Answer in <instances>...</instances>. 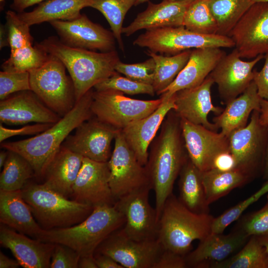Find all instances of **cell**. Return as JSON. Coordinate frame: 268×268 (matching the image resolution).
<instances>
[{"label": "cell", "mask_w": 268, "mask_h": 268, "mask_svg": "<svg viewBox=\"0 0 268 268\" xmlns=\"http://www.w3.org/2000/svg\"><path fill=\"white\" fill-rule=\"evenodd\" d=\"M161 127L145 165L151 189L155 192L158 220L166 200L172 194L174 182L189 158L183 146L180 118L173 110Z\"/></svg>", "instance_id": "cell-1"}, {"label": "cell", "mask_w": 268, "mask_h": 268, "mask_svg": "<svg viewBox=\"0 0 268 268\" xmlns=\"http://www.w3.org/2000/svg\"><path fill=\"white\" fill-rule=\"evenodd\" d=\"M93 91L87 92L68 113L45 131L29 138L2 142L0 147L21 155L31 165L35 176L43 177L48 165L70 133L93 117L90 108Z\"/></svg>", "instance_id": "cell-2"}, {"label": "cell", "mask_w": 268, "mask_h": 268, "mask_svg": "<svg viewBox=\"0 0 268 268\" xmlns=\"http://www.w3.org/2000/svg\"><path fill=\"white\" fill-rule=\"evenodd\" d=\"M37 45L64 65L72 80L76 101L97 83L116 73L115 66L120 61L116 50L97 52L74 48L55 36L48 37Z\"/></svg>", "instance_id": "cell-3"}, {"label": "cell", "mask_w": 268, "mask_h": 268, "mask_svg": "<svg viewBox=\"0 0 268 268\" xmlns=\"http://www.w3.org/2000/svg\"><path fill=\"white\" fill-rule=\"evenodd\" d=\"M125 222L124 215L115 204L98 205L80 223L69 227L42 230L36 239L65 245L80 257L93 255L100 244L113 232L122 228Z\"/></svg>", "instance_id": "cell-4"}, {"label": "cell", "mask_w": 268, "mask_h": 268, "mask_svg": "<svg viewBox=\"0 0 268 268\" xmlns=\"http://www.w3.org/2000/svg\"><path fill=\"white\" fill-rule=\"evenodd\" d=\"M214 217L187 208L173 193L167 198L158 220L157 239L164 249L185 257L192 243L208 236Z\"/></svg>", "instance_id": "cell-5"}, {"label": "cell", "mask_w": 268, "mask_h": 268, "mask_svg": "<svg viewBox=\"0 0 268 268\" xmlns=\"http://www.w3.org/2000/svg\"><path fill=\"white\" fill-rule=\"evenodd\" d=\"M21 193L43 230L77 224L86 218L94 208L91 205L70 200L44 184H27Z\"/></svg>", "instance_id": "cell-6"}, {"label": "cell", "mask_w": 268, "mask_h": 268, "mask_svg": "<svg viewBox=\"0 0 268 268\" xmlns=\"http://www.w3.org/2000/svg\"><path fill=\"white\" fill-rule=\"evenodd\" d=\"M64 65L50 55L42 66L29 71L31 90L49 108L61 117L76 103L72 80Z\"/></svg>", "instance_id": "cell-7"}, {"label": "cell", "mask_w": 268, "mask_h": 268, "mask_svg": "<svg viewBox=\"0 0 268 268\" xmlns=\"http://www.w3.org/2000/svg\"><path fill=\"white\" fill-rule=\"evenodd\" d=\"M153 53L174 55L191 49L233 48L230 37L220 34L204 35L193 32L183 26L146 30L133 42Z\"/></svg>", "instance_id": "cell-8"}, {"label": "cell", "mask_w": 268, "mask_h": 268, "mask_svg": "<svg viewBox=\"0 0 268 268\" xmlns=\"http://www.w3.org/2000/svg\"><path fill=\"white\" fill-rule=\"evenodd\" d=\"M162 103L159 99L143 100L132 99L121 91L107 89L92 93L91 111L100 121L118 130L154 112Z\"/></svg>", "instance_id": "cell-9"}, {"label": "cell", "mask_w": 268, "mask_h": 268, "mask_svg": "<svg viewBox=\"0 0 268 268\" xmlns=\"http://www.w3.org/2000/svg\"><path fill=\"white\" fill-rule=\"evenodd\" d=\"M260 111H254L250 122L233 132L228 137L229 151L235 162V168L254 178L263 169L268 136V127L259 121Z\"/></svg>", "instance_id": "cell-10"}, {"label": "cell", "mask_w": 268, "mask_h": 268, "mask_svg": "<svg viewBox=\"0 0 268 268\" xmlns=\"http://www.w3.org/2000/svg\"><path fill=\"white\" fill-rule=\"evenodd\" d=\"M114 139V148L108 162L109 185L116 201L136 190L150 185L145 166L137 160L121 130Z\"/></svg>", "instance_id": "cell-11"}, {"label": "cell", "mask_w": 268, "mask_h": 268, "mask_svg": "<svg viewBox=\"0 0 268 268\" xmlns=\"http://www.w3.org/2000/svg\"><path fill=\"white\" fill-rule=\"evenodd\" d=\"M150 186L129 193L117 200L115 205L124 215L125 222L121 228L129 238L136 241L157 239L158 220L155 208L149 202Z\"/></svg>", "instance_id": "cell-12"}, {"label": "cell", "mask_w": 268, "mask_h": 268, "mask_svg": "<svg viewBox=\"0 0 268 268\" xmlns=\"http://www.w3.org/2000/svg\"><path fill=\"white\" fill-rule=\"evenodd\" d=\"M229 36L241 58L252 59L268 53V2L253 3Z\"/></svg>", "instance_id": "cell-13"}, {"label": "cell", "mask_w": 268, "mask_h": 268, "mask_svg": "<svg viewBox=\"0 0 268 268\" xmlns=\"http://www.w3.org/2000/svg\"><path fill=\"white\" fill-rule=\"evenodd\" d=\"M163 250L157 239L134 240L120 228L107 237L95 253L110 256L124 268H153Z\"/></svg>", "instance_id": "cell-14"}, {"label": "cell", "mask_w": 268, "mask_h": 268, "mask_svg": "<svg viewBox=\"0 0 268 268\" xmlns=\"http://www.w3.org/2000/svg\"><path fill=\"white\" fill-rule=\"evenodd\" d=\"M65 44L74 48L108 52L115 50L112 31L93 22L85 14L70 20L49 22Z\"/></svg>", "instance_id": "cell-15"}, {"label": "cell", "mask_w": 268, "mask_h": 268, "mask_svg": "<svg viewBox=\"0 0 268 268\" xmlns=\"http://www.w3.org/2000/svg\"><path fill=\"white\" fill-rule=\"evenodd\" d=\"M182 134L190 160L202 172L212 168L218 155L230 151L228 137L220 132L180 118Z\"/></svg>", "instance_id": "cell-16"}, {"label": "cell", "mask_w": 268, "mask_h": 268, "mask_svg": "<svg viewBox=\"0 0 268 268\" xmlns=\"http://www.w3.org/2000/svg\"><path fill=\"white\" fill-rule=\"evenodd\" d=\"M118 130L93 116L79 125L62 145L83 157L108 162L112 154L111 142Z\"/></svg>", "instance_id": "cell-17"}, {"label": "cell", "mask_w": 268, "mask_h": 268, "mask_svg": "<svg viewBox=\"0 0 268 268\" xmlns=\"http://www.w3.org/2000/svg\"><path fill=\"white\" fill-rule=\"evenodd\" d=\"M260 55L250 61L241 60L237 50L222 57L209 74L225 104L241 94L253 79L255 65L264 58Z\"/></svg>", "instance_id": "cell-18"}, {"label": "cell", "mask_w": 268, "mask_h": 268, "mask_svg": "<svg viewBox=\"0 0 268 268\" xmlns=\"http://www.w3.org/2000/svg\"><path fill=\"white\" fill-rule=\"evenodd\" d=\"M108 162H98L83 157L82 164L72 187L74 200L93 206L115 204L109 185Z\"/></svg>", "instance_id": "cell-19"}, {"label": "cell", "mask_w": 268, "mask_h": 268, "mask_svg": "<svg viewBox=\"0 0 268 268\" xmlns=\"http://www.w3.org/2000/svg\"><path fill=\"white\" fill-rule=\"evenodd\" d=\"M61 117L31 90L14 93L0 102V121L8 125L29 123L54 124Z\"/></svg>", "instance_id": "cell-20"}, {"label": "cell", "mask_w": 268, "mask_h": 268, "mask_svg": "<svg viewBox=\"0 0 268 268\" xmlns=\"http://www.w3.org/2000/svg\"><path fill=\"white\" fill-rule=\"evenodd\" d=\"M214 82L208 75L199 85L192 88L180 90L174 95L176 108L174 112L180 118L197 125L216 131L215 124L208 120L210 112L218 115L223 109L213 105L211 88Z\"/></svg>", "instance_id": "cell-21"}, {"label": "cell", "mask_w": 268, "mask_h": 268, "mask_svg": "<svg viewBox=\"0 0 268 268\" xmlns=\"http://www.w3.org/2000/svg\"><path fill=\"white\" fill-rule=\"evenodd\" d=\"M243 230L237 228L231 233H210L200 241L198 247L185 258L188 267L209 268L213 263L223 261L242 248L249 239Z\"/></svg>", "instance_id": "cell-22"}, {"label": "cell", "mask_w": 268, "mask_h": 268, "mask_svg": "<svg viewBox=\"0 0 268 268\" xmlns=\"http://www.w3.org/2000/svg\"><path fill=\"white\" fill-rule=\"evenodd\" d=\"M226 53L220 48H202L191 51L189 59L173 82L160 94L162 102L177 92L200 85Z\"/></svg>", "instance_id": "cell-23"}, {"label": "cell", "mask_w": 268, "mask_h": 268, "mask_svg": "<svg viewBox=\"0 0 268 268\" xmlns=\"http://www.w3.org/2000/svg\"><path fill=\"white\" fill-rule=\"evenodd\" d=\"M0 244L10 250L23 268H50L55 243L31 239L0 223Z\"/></svg>", "instance_id": "cell-24"}, {"label": "cell", "mask_w": 268, "mask_h": 268, "mask_svg": "<svg viewBox=\"0 0 268 268\" xmlns=\"http://www.w3.org/2000/svg\"><path fill=\"white\" fill-rule=\"evenodd\" d=\"M176 108L174 95L152 114L135 121L121 130L128 144L140 163L144 166L148 158V149L167 114Z\"/></svg>", "instance_id": "cell-25"}, {"label": "cell", "mask_w": 268, "mask_h": 268, "mask_svg": "<svg viewBox=\"0 0 268 268\" xmlns=\"http://www.w3.org/2000/svg\"><path fill=\"white\" fill-rule=\"evenodd\" d=\"M83 159L81 155L62 145L45 171L43 184L68 198L72 195Z\"/></svg>", "instance_id": "cell-26"}, {"label": "cell", "mask_w": 268, "mask_h": 268, "mask_svg": "<svg viewBox=\"0 0 268 268\" xmlns=\"http://www.w3.org/2000/svg\"><path fill=\"white\" fill-rule=\"evenodd\" d=\"M148 2L146 9L139 13L128 26L123 28L122 33L125 36H130L141 29L183 26L189 4L164 0L159 3Z\"/></svg>", "instance_id": "cell-27"}, {"label": "cell", "mask_w": 268, "mask_h": 268, "mask_svg": "<svg viewBox=\"0 0 268 268\" xmlns=\"http://www.w3.org/2000/svg\"><path fill=\"white\" fill-rule=\"evenodd\" d=\"M0 223L35 239L43 230L23 198L21 190H0Z\"/></svg>", "instance_id": "cell-28"}, {"label": "cell", "mask_w": 268, "mask_h": 268, "mask_svg": "<svg viewBox=\"0 0 268 268\" xmlns=\"http://www.w3.org/2000/svg\"><path fill=\"white\" fill-rule=\"evenodd\" d=\"M261 99L252 81L241 94L228 102L222 113L213 118L216 127L221 129L220 133L228 137L234 131L246 126L251 113L260 111Z\"/></svg>", "instance_id": "cell-29"}, {"label": "cell", "mask_w": 268, "mask_h": 268, "mask_svg": "<svg viewBox=\"0 0 268 268\" xmlns=\"http://www.w3.org/2000/svg\"><path fill=\"white\" fill-rule=\"evenodd\" d=\"M92 0H46L29 12L17 13L20 19L31 26L54 20H70L77 17L81 10L90 7Z\"/></svg>", "instance_id": "cell-30"}, {"label": "cell", "mask_w": 268, "mask_h": 268, "mask_svg": "<svg viewBox=\"0 0 268 268\" xmlns=\"http://www.w3.org/2000/svg\"><path fill=\"white\" fill-rule=\"evenodd\" d=\"M179 188L180 201L189 209L197 213H209L202 182V172L189 158L180 174Z\"/></svg>", "instance_id": "cell-31"}, {"label": "cell", "mask_w": 268, "mask_h": 268, "mask_svg": "<svg viewBox=\"0 0 268 268\" xmlns=\"http://www.w3.org/2000/svg\"><path fill=\"white\" fill-rule=\"evenodd\" d=\"M254 178L238 168L222 171L211 169L202 172V182L209 205L241 187Z\"/></svg>", "instance_id": "cell-32"}, {"label": "cell", "mask_w": 268, "mask_h": 268, "mask_svg": "<svg viewBox=\"0 0 268 268\" xmlns=\"http://www.w3.org/2000/svg\"><path fill=\"white\" fill-rule=\"evenodd\" d=\"M190 50L171 56L158 55L148 50L146 54L154 60L155 68L152 86L158 95L169 86L187 63Z\"/></svg>", "instance_id": "cell-33"}, {"label": "cell", "mask_w": 268, "mask_h": 268, "mask_svg": "<svg viewBox=\"0 0 268 268\" xmlns=\"http://www.w3.org/2000/svg\"><path fill=\"white\" fill-rule=\"evenodd\" d=\"M209 268H268V254L256 236H251L237 254Z\"/></svg>", "instance_id": "cell-34"}, {"label": "cell", "mask_w": 268, "mask_h": 268, "mask_svg": "<svg viewBox=\"0 0 268 268\" xmlns=\"http://www.w3.org/2000/svg\"><path fill=\"white\" fill-rule=\"evenodd\" d=\"M35 176L30 163L19 154L8 150V154L0 175V190H21L30 179Z\"/></svg>", "instance_id": "cell-35"}, {"label": "cell", "mask_w": 268, "mask_h": 268, "mask_svg": "<svg viewBox=\"0 0 268 268\" xmlns=\"http://www.w3.org/2000/svg\"><path fill=\"white\" fill-rule=\"evenodd\" d=\"M218 27V34L228 36L240 18L254 3L252 0H208Z\"/></svg>", "instance_id": "cell-36"}, {"label": "cell", "mask_w": 268, "mask_h": 268, "mask_svg": "<svg viewBox=\"0 0 268 268\" xmlns=\"http://www.w3.org/2000/svg\"><path fill=\"white\" fill-rule=\"evenodd\" d=\"M136 0H92L90 7L99 11L105 17L119 46L123 51V23L128 11Z\"/></svg>", "instance_id": "cell-37"}, {"label": "cell", "mask_w": 268, "mask_h": 268, "mask_svg": "<svg viewBox=\"0 0 268 268\" xmlns=\"http://www.w3.org/2000/svg\"><path fill=\"white\" fill-rule=\"evenodd\" d=\"M183 26L201 34H218V25L210 10L208 0H196L189 4Z\"/></svg>", "instance_id": "cell-38"}, {"label": "cell", "mask_w": 268, "mask_h": 268, "mask_svg": "<svg viewBox=\"0 0 268 268\" xmlns=\"http://www.w3.org/2000/svg\"><path fill=\"white\" fill-rule=\"evenodd\" d=\"M50 55L37 44L10 51L9 57L1 65L2 70L30 71L42 66Z\"/></svg>", "instance_id": "cell-39"}, {"label": "cell", "mask_w": 268, "mask_h": 268, "mask_svg": "<svg viewBox=\"0 0 268 268\" xmlns=\"http://www.w3.org/2000/svg\"><path fill=\"white\" fill-rule=\"evenodd\" d=\"M268 193V180L255 193L244 201L226 210L217 217H214L211 233H223L232 222L237 220L243 212L252 204Z\"/></svg>", "instance_id": "cell-40"}, {"label": "cell", "mask_w": 268, "mask_h": 268, "mask_svg": "<svg viewBox=\"0 0 268 268\" xmlns=\"http://www.w3.org/2000/svg\"><path fill=\"white\" fill-rule=\"evenodd\" d=\"M94 88L97 91L113 89L131 95L146 94L153 96L156 93L152 85L122 76L118 72L97 83Z\"/></svg>", "instance_id": "cell-41"}, {"label": "cell", "mask_w": 268, "mask_h": 268, "mask_svg": "<svg viewBox=\"0 0 268 268\" xmlns=\"http://www.w3.org/2000/svg\"><path fill=\"white\" fill-rule=\"evenodd\" d=\"M5 19L10 51L32 45L33 37L30 31V26L20 19L18 13L13 10H7Z\"/></svg>", "instance_id": "cell-42"}, {"label": "cell", "mask_w": 268, "mask_h": 268, "mask_svg": "<svg viewBox=\"0 0 268 268\" xmlns=\"http://www.w3.org/2000/svg\"><path fill=\"white\" fill-rule=\"evenodd\" d=\"M155 63L152 58L140 63L128 64L119 61L115 67V70L135 81L152 85Z\"/></svg>", "instance_id": "cell-43"}, {"label": "cell", "mask_w": 268, "mask_h": 268, "mask_svg": "<svg viewBox=\"0 0 268 268\" xmlns=\"http://www.w3.org/2000/svg\"><path fill=\"white\" fill-rule=\"evenodd\" d=\"M31 90L28 71H0V99L20 91Z\"/></svg>", "instance_id": "cell-44"}, {"label": "cell", "mask_w": 268, "mask_h": 268, "mask_svg": "<svg viewBox=\"0 0 268 268\" xmlns=\"http://www.w3.org/2000/svg\"><path fill=\"white\" fill-rule=\"evenodd\" d=\"M238 228L250 237L268 235V194L263 207L245 216Z\"/></svg>", "instance_id": "cell-45"}, {"label": "cell", "mask_w": 268, "mask_h": 268, "mask_svg": "<svg viewBox=\"0 0 268 268\" xmlns=\"http://www.w3.org/2000/svg\"><path fill=\"white\" fill-rule=\"evenodd\" d=\"M80 256L65 245L55 244L51 261V268H78Z\"/></svg>", "instance_id": "cell-46"}, {"label": "cell", "mask_w": 268, "mask_h": 268, "mask_svg": "<svg viewBox=\"0 0 268 268\" xmlns=\"http://www.w3.org/2000/svg\"><path fill=\"white\" fill-rule=\"evenodd\" d=\"M53 124L36 123L18 129H9L0 124V142L16 135L38 134L50 128Z\"/></svg>", "instance_id": "cell-47"}, {"label": "cell", "mask_w": 268, "mask_h": 268, "mask_svg": "<svg viewBox=\"0 0 268 268\" xmlns=\"http://www.w3.org/2000/svg\"><path fill=\"white\" fill-rule=\"evenodd\" d=\"M186 268L188 267L184 256L163 249L153 268Z\"/></svg>", "instance_id": "cell-48"}, {"label": "cell", "mask_w": 268, "mask_h": 268, "mask_svg": "<svg viewBox=\"0 0 268 268\" xmlns=\"http://www.w3.org/2000/svg\"><path fill=\"white\" fill-rule=\"evenodd\" d=\"M264 58V64L261 70H254L253 81L256 85L259 96L268 100V53L265 55Z\"/></svg>", "instance_id": "cell-49"}, {"label": "cell", "mask_w": 268, "mask_h": 268, "mask_svg": "<svg viewBox=\"0 0 268 268\" xmlns=\"http://www.w3.org/2000/svg\"><path fill=\"white\" fill-rule=\"evenodd\" d=\"M235 168V162L230 151L223 152L216 158L212 169L226 171Z\"/></svg>", "instance_id": "cell-50"}, {"label": "cell", "mask_w": 268, "mask_h": 268, "mask_svg": "<svg viewBox=\"0 0 268 268\" xmlns=\"http://www.w3.org/2000/svg\"><path fill=\"white\" fill-rule=\"evenodd\" d=\"M94 257L98 268H124L122 265L107 255L95 253Z\"/></svg>", "instance_id": "cell-51"}, {"label": "cell", "mask_w": 268, "mask_h": 268, "mask_svg": "<svg viewBox=\"0 0 268 268\" xmlns=\"http://www.w3.org/2000/svg\"><path fill=\"white\" fill-rule=\"evenodd\" d=\"M46 0H12L10 7L18 13L24 11V10L36 4H39Z\"/></svg>", "instance_id": "cell-52"}, {"label": "cell", "mask_w": 268, "mask_h": 268, "mask_svg": "<svg viewBox=\"0 0 268 268\" xmlns=\"http://www.w3.org/2000/svg\"><path fill=\"white\" fill-rule=\"evenodd\" d=\"M259 121L260 124L268 127V100L261 99Z\"/></svg>", "instance_id": "cell-53"}, {"label": "cell", "mask_w": 268, "mask_h": 268, "mask_svg": "<svg viewBox=\"0 0 268 268\" xmlns=\"http://www.w3.org/2000/svg\"><path fill=\"white\" fill-rule=\"evenodd\" d=\"M20 266L16 260H13L0 252V268H17Z\"/></svg>", "instance_id": "cell-54"}, {"label": "cell", "mask_w": 268, "mask_h": 268, "mask_svg": "<svg viewBox=\"0 0 268 268\" xmlns=\"http://www.w3.org/2000/svg\"><path fill=\"white\" fill-rule=\"evenodd\" d=\"M78 268H98L93 255L81 256Z\"/></svg>", "instance_id": "cell-55"}, {"label": "cell", "mask_w": 268, "mask_h": 268, "mask_svg": "<svg viewBox=\"0 0 268 268\" xmlns=\"http://www.w3.org/2000/svg\"><path fill=\"white\" fill-rule=\"evenodd\" d=\"M9 46L7 30L6 25H1L0 27V48Z\"/></svg>", "instance_id": "cell-56"}, {"label": "cell", "mask_w": 268, "mask_h": 268, "mask_svg": "<svg viewBox=\"0 0 268 268\" xmlns=\"http://www.w3.org/2000/svg\"><path fill=\"white\" fill-rule=\"evenodd\" d=\"M263 178L264 179L268 180V136L267 144L266 146L264 167L263 169Z\"/></svg>", "instance_id": "cell-57"}, {"label": "cell", "mask_w": 268, "mask_h": 268, "mask_svg": "<svg viewBox=\"0 0 268 268\" xmlns=\"http://www.w3.org/2000/svg\"><path fill=\"white\" fill-rule=\"evenodd\" d=\"M8 154V150L1 151L0 152V168L3 167L7 159Z\"/></svg>", "instance_id": "cell-58"}, {"label": "cell", "mask_w": 268, "mask_h": 268, "mask_svg": "<svg viewBox=\"0 0 268 268\" xmlns=\"http://www.w3.org/2000/svg\"><path fill=\"white\" fill-rule=\"evenodd\" d=\"M257 237L260 243L265 248L266 251L268 254V235Z\"/></svg>", "instance_id": "cell-59"}, {"label": "cell", "mask_w": 268, "mask_h": 268, "mask_svg": "<svg viewBox=\"0 0 268 268\" xmlns=\"http://www.w3.org/2000/svg\"><path fill=\"white\" fill-rule=\"evenodd\" d=\"M166 1H176V2H184L188 4H190V3L192 2L193 1L196 0H164Z\"/></svg>", "instance_id": "cell-60"}, {"label": "cell", "mask_w": 268, "mask_h": 268, "mask_svg": "<svg viewBox=\"0 0 268 268\" xmlns=\"http://www.w3.org/2000/svg\"><path fill=\"white\" fill-rule=\"evenodd\" d=\"M149 0H136L135 6L139 4L143 3L145 2L149 1Z\"/></svg>", "instance_id": "cell-61"}, {"label": "cell", "mask_w": 268, "mask_h": 268, "mask_svg": "<svg viewBox=\"0 0 268 268\" xmlns=\"http://www.w3.org/2000/svg\"><path fill=\"white\" fill-rule=\"evenodd\" d=\"M254 3L260 2H268V0H252Z\"/></svg>", "instance_id": "cell-62"}, {"label": "cell", "mask_w": 268, "mask_h": 268, "mask_svg": "<svg viewBox=\"0 0 268 268\" xmlns=\"http://www.w3.org/2000/svg\"><path fill=\"white\" fill-rule=\"evenodd\" d=\"M4 1V0H0V2H3Z\"/></svg>", "instance_id": "cell-63"}]
</instances>
